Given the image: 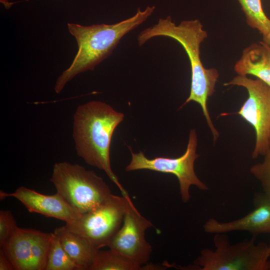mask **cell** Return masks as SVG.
<instances>
[{
    "label": "cell",
    "instance_id": "1",
    "mask_svg": "<svg viewBox=\"0 0 270 270\" xmlns=\"http://www.w3.org/2000/svg\"><path fill=\"white\" fill-rule=\"evenodd\" d=\"M208 36L198 20H183L176 25L172 21V17L168 16L165 18H160L157 24L142 31L137 39L140 46L158 36L170 38L182 45L190 64L191 84L190 95L180 108L192 101L200 105L212 134L214 142H216L220 134L212 120L207 104L208 98L215 92L219 74L214 68H204L200 56V44Z\"/></svg>",
    "mask_w": 270,
    "mask_h": 270
},
{
    "label": "cell",
    "instance_id": "2",
    "mask_svg": "<svg viewBox=\"0 0 270 270\" xmlns=\"http://www.w3.org/2000/svg\"><path fill=\"white\" fill-rule=\"evenodd\" d=\"M124 115L109 104L92 100L78 106L73 117L72 136L78 156L105 172L122 196L128 195L112 171L110 148L113 134Z\"/></svg>",
    "mask_w": 270,
    "mask_h": 270
},
{
    "label": "cell",
    "instance_id": "3",
    "mask_svg": "<svg viewBox=\"0 0 270 270\" xmlns=\"http://www.w3.org/2000/svg\"><path fill=\"white\" fill-rule=\"evenodd\" d=\"M155 8L154 6H148L143 10L138 8L132 16L112 24L84 26L68 23V30L75 38L78 50L70 66L58 78L55 92H60L66 84L79 74L93 70L111 55L121 38L146 21Z\"/></svg>",
    "mask_w": 270,
    "mask_h": 270
},
{
    "label": "cell",
    "instance_id": "4",
    "mask_svg": "<svg viewBox=\"0 0 270 270\" xmlns=\"http://www.w3.org/2000/svg\"><path fill=\"white\" fill-rule=\"evenodd\" d=\"M50 181L56 192L80 214L96 208L112 194L102 177L76 164L56 163Z\"/></svg>",
    "mask_w": 270,
    "mask_h": 270
},
{
    "label": "cell",
    "instance_id": "5",
    "mask_svg": "<svg viewBox=\"0 0 270 270\" xmlns=\"http://www.w3.org/2000/svg\"><path fill=\"white\" fill-rule=\"evenodd\" d=\"M215 250L203 249L194 260L202 270H270L268 246L254 239L230 244L224 234L214 238Z\"/></svg>",
    "mask_w": 270,
    "mask_h": 270
},
{
    "label": "cell",
    "instance_id": "6",
    "mask_svg": "<svg viewBox=\"0 0 270 270\" xmlns=\"http://www.w3.org/2000/svg\"><path fill=\"white\" fill-rule=\"evenodd\" d=\"M198 136L196 130L192 129L189 134L188 140L184 153L176 158L156 157L148 158L144 152L134 153L132 148V160L126 166V172L140 170H148L155 172L171 174L178 178L180 192L182 201L186 203L190 199V188L192 186L202 190L208 189L206 185L196 176L194 164L199 155L196 152Z\"/></svg>",
    "mask_w": 270,
    "mask_h": 270
},
{
    "label": "cell",
    "instance_id": "7",
    "mask_svg": "<svg viewBox=\"0 0 270 270\" xmlns=\"http://www.w3.org/2000/svg\"><path fill=\"white\" fill-rule=\"evenodd\" d=\"M128 197L112 194L98 206L65 226L98 249L108 246L122 224Z\"/></svg>",
    "mask_w": 270,
    "mask_h": 270
},
{
    "label": "cell",
    "instance_id": "8",
    "mask_svg": "<svg viewBox=\"0 0 270 270\" xmlns=\"http://www.w3.org/2000/svg\"><path fill=\"white\" fill-rule=\"evenodd\" d=\"M224 86L245 88L248 98L236 113L254 128L256 142L252 154L253 159L264 156L269 150L270 138V86L261 80L238 75Z\"/></svg>",
    "mask_w": 270,
    "mask_h": 270
},
{
    "label": "cell",
    "instance_id": "9",
    "mask_svg": "<svg viewBox=\"0 0 270 270\" xmlns=\"http://www.w3.org/2000/svg\"><path fill=\"white\" fill-rule=\"evenodd\" d=\"M152 226V224L142 216L129 196L122 224L108 247L138 265L146 264L152 248L145 238V232Z\"/></svg>",
    "mask_w": 270,
    "mask_h": 270
},
{
    "label": "cell",
    "instance_id": "10",
    "mask_svg": "<svg viewBox=\"0 0 270 270\" xmlns=\"http://www.w3.org/2000/svg\"><path fill=\"white\" fill-rule=\"evenodd\" d=\"M52 236L18 227L0 248L16 270H45Z\"/></svg>",
    "mask_w": 270,
    "mask_h": 270
},
{
    "label": "cell",
    "instance_id": "11",
    "mask_svg": "<svg viewBox=\"0 0 270 270\" xmlns=\"http://www.w3.org/2000/svg\"><path fill=\"white\" fill-rule=\"evenodd\" d=\"M254 209L242 218L228 222L211 218L204 224L209 234H224L233 231H248L254 236L270 233V197L257 192L254 199Z\"/></svg>",
    "mask_w": 270,
    "mask_h": 270
},
{
    "label": "cell",
    "instance_id": "12",
    "mask_svg": "<svg viewBox=\"0 0 270 270\" xmlns=\"http://www.w3.org/2000/svg\"><path fill=\"white\" fill-rule=\"evenodd\" d=\"M7 197H14L18 200L30 212L56 218L66 223L77 219L81 215L57 192L52 195H46L22 186L12 193L0 192L1 200Z\"/></svg>",
    "mask_w": 270,
    "mask_h": 270
},
{
    "label": "cell",
    "instance_id": "13",
    "mask_svg": "<svg viewBox=\"0 0 270 270\" xmlns=\"http://www.w3.org/2000/svg\"><path fill=\"white\" fill-rule=\"evenodd\" d=\"M238 75H252L270 86V46L263 41L246 48L236 62Z\"/></svg>",
    "mask_w": 270,
    "mask_h": 270
},
{
    "label": "cell",
    "instance_id": "14",
    "mask_svg": "<svg viewBox=\"0 0 270 270\" xmlns=\"http://www.w3.org/2000/svg\"><path fill=\"white\" fill-rule=\"evenodd\" d=\"M70 259L80 270H89L98 251L88 240L70 231L66 226L57 228L54 232Z\"/></svg>",
    "mask_w": 270,
    "mask_h": 270
},
{
    "label": "cell",
    "instance_id": "15",
    "mask_svg": "<svg viewBox=\"0 0 270 270\" xmlns=\"http://www.w3.org/2000/svg\"><path fill=\"white\" fill-rule=\"evenodd\" d=\"M142 267L116 252L100 249L89 270H138Z\"/></svg>",
    "mask_w": 270,
    "mask_h": 270
},
{
    "label": "cell",
    "instance_id": "16",
    "mask_svg": "<svg viewBox=\"0 0 270 270\" xmlns=\"http://www.w3.org/2000/svg\"><path fill=\"white\" fill-rule=\"evenodd\" d=\"M244 12L246 24L266 34L270 31V20L264 13L261 0H237Z\"/></svg>",
    "mask_w": 270,
    "mask_h": 270
},
{
    "label": "cell",
    "instance_id": "17",
    "mask_svg": "<svg viewBox=\"0 0 270 270\" xmlns=\"http://www.w3.org/2000/svg\"><path fill=\"white\" fill-rule=\"evenodd\" d=\"M45 270H80L66 253L54 232Z\"/></svg>",
    "mask_w": 270,
    "mask_h": 270
},
{
    "label": "cell",
    "instance_id": "18",
    "mask_svg": "<svg viewBox=\"0 0 270 270\" xmlns=\"http://www.w3.org/2000/svg\"><path fill=\"white\" fill-rule=\"evenodd\" d=\"M250 171L260 183L264 192L270 197V148L264 160L252 166Z\"/></svg>",
    "mask_w": 270,
    "mask_h": 270
},
{
    "label": "cell",
    "instance_id": "19",
    "mask_svg": "<svg viewBox=\"0 0 270 270\" xmlns=\"http://www.w3.org/2000/svg\"><path fill=\"white\" fill-rule=\"evenodd\" d=\"M18 226L12 212L0 211V246H2L14 233Z\"/></svg>",
    "mask_w": 270,
    "mask_h": 270
},
{
    "label": "cell",
    "instance_id": "20",
    "mask_svg": "<svg viewBox=\"0 0 270 270\" xmlns=\"http://www.w3.org/2000/svg\"><path fill=\"white\" fill-rule=\"evenodd\" d=\"M15 270L2 248L0 249V270Z\"/></svg>",
    "mask_w": 270,
    "mask_h": 270
},
{
    "label": "cell",
    "instance_id": "21",
    "mask_svg": "<svg viewBox=\"0 0 270 270\" xmlns=\"http://www.w3.org/2000/svg\"><path fill=\"white\" fill-rule=\"evenodd\" d=\"M262 41L270 46V31L268 34L262 35Z\"/></svg>",
    "mask_w": 270,
    "mask_h": 270
},
{
    "label": "cell",
    "instance_id": "22",
    "mask_svg": "<svg viewBox=\"0 0 270 270\" xmlns=\"http://www.w3.org/2000/svg\"><path fill=\"white\" fill-rule=\"evenodd\" d=\"M268 256L269 257H270V244L269 245V246H268Z\"/></svg>",
    "mask_w": 270,
    "mask_h": 270
},
{
    "label": "cell",
    "instance_id": "23",
    "mask_svg": "<svg viewBox=\"0 0 270 270\" xmlns=\"http://www.w3.org/2000/svg\"><path fill=\"white\" fill-rule=\"evenodd\" d=\"M270 148V144H269V149Z\"/></svg>",
    "mask_w": 270,
    "mask_h": 270
}]
</instances>
